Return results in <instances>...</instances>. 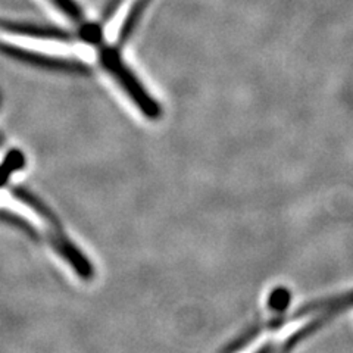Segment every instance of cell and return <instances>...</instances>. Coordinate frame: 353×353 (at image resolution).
Segmentation results:
<instances>
[{"label": "cell", "instance_id": "1", "mask_svg": "<svg viewBox=\"0 0 353 353\" xmlns=\"http://www.w3.org/2000/svg\"><path fill=\"white\" fill-rule=\"evenodd\" d=\"M99 59H101L105 71L114 77V80L123 88L124 93L131 99L132 103L137 106L143 115L148 119L161 118L162 108L159 102L150 96L148 88L141 84L136 74L124 63L118 49L110 46L102 48L101 53H99Z\"/></svg>", "mask_w": 353, "mask_h": 353}, {"label": "cell", "instance_id": "2", "mask_svg": "<svg viewBox=\"0 0 353 353\" xmlns=\"http://www.w3.org/2000/svg\"><path fill=\"white\" fill-rule=\"evenodd\" d=\"M0 32L9 36L17 37H28V39H37V40H49V41H62V43H72L77 40H81L80 31L72 32L61 27L54 26H43L34 24V22H22L0 18ZM83 41V40H81Z\"/></svg>", "mask_w": 353, "mask_h": 353}, {"label": "cell", "instance_id": "3", "mask_svg": "<svg viewBox=\"0 0 353 353\" xmlns=\"http://www.w3.org/2000/svg\"><path fill=\"white\" fill-rule=\"evenodd\" d=\"M0 52L5 53L6 57L22 61V62H26L32 66H39V68L59 70V71H68V72H83L87 70L84 63H80L77 61L49 57V54H44V53L34 52V50H28L24 48L15 46V44L0 43Z\"/></svg>", "mask_w": 353, "mask_h": 353}, {"label": "cell", "instance_id": "4", "mask_svg": "<svg viewBox=\"0 0 353 353\" xmlns=\"http://www.w3.org/2000/svg\"><path fill=\"white\" fill-rule=\"evenodd\" d=\"M150 3H152V0H134V2L131 3L127 15L124 17L123 22H121V27L118 31V36H117V41H118L119 48L124 46V44L131 39L132 32L136 31L140 19L143 18V15H145L146 9L149 8Z\"/></svg>", "mask_w": 353, "mask_h": 353}, {"label": "cell", "instance_id": "5", "mask_svg": "<svg viewBox=\"0 0 353 353\" xmlns=\"http://www.w3.org/2000/svg\"><path fill=\"white\" fill-rule=\"evenodd\" d=\"M349 306H353V292L349 294H345L343 297H340V299H333V301H328L324 303H316V305H309L307 307L305 306L301 309L299 312H297V316H301L307 312H312V311H323V309H325V311H328L331 314L336 311H341L343 307H349Z\"/></svg>", "mask_w": 353, "mask_h": 353}, {"label": "cell", "instance_id": "6", "mask_svg": "<svg viewBox=\"0 0 353 353\" xmlns=\"http://www.w3.org/2000/svg\"><path fill=\"white\" fill-rule=\"evenodd\" d=\"M24 162H26V158L21 152H18V150L9 152L8 157L3 161V163L0 165V185L6 183L8 176L12 174L14 171L24 167Z\"/></svg>", "mask_w": 353, "mask_h": 353}, {"label": "cell", "instance_id": "7", "mask_svg": "<svg viewBox=\"0 0 353 353\" xmlns=\"http://www.w3.org/2000/svg\"><path fill=\"white\" fill-rule=\"evenodd\" d=\"M49 2L54 8L59 9L66 18H70L71 21L77 22V24H80V22L84 21L83 10H81L80 5L75 2V0H49Z\"/></svg>", "mask_w": 353, "mask_h": 353}, {"label": "cell", "instance_id": "8", "mask_svg": "<svg viewBox=\"0 0 353 353\" xmlns=\"http://www.w3.org/2000/svg\"><path fill=\"white\" fill-rule=\"evenodd\" d=\"M287 301H289V293H287L285 290H279L272 294L271 305L272 306H285Z\"/></svg>", "mask_w": 353, "mask_h": 353}]
</instances>
